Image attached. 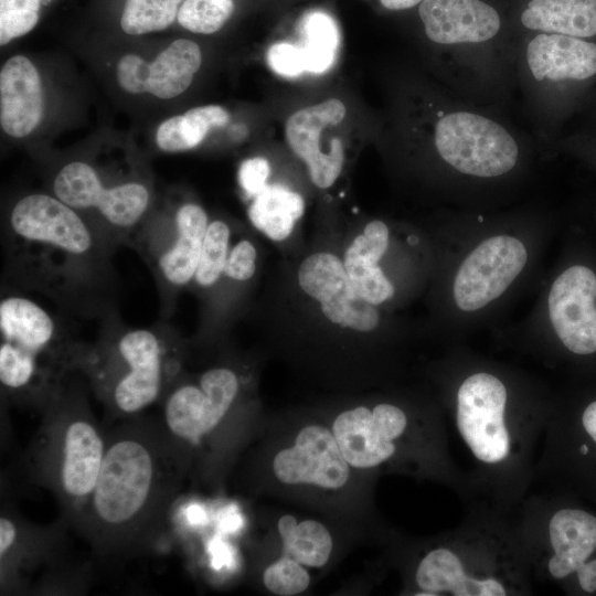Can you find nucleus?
I'll return each instance as SVG.
<instances>
[{"label":"nucleus","mask_w":596,"mask_h":596,"mask_svg":"<svg viewBox=\"0 0 596 596\" xmlns=\"http://www.w3.org/2000/svg\"><path fill=\"white\" fill-rule=\"evenodd\" d=\"M427 374L467 454L469 499L511 515L534 485L555 389L467 342L447 345Z\"/></svg>","instance_id":"obj_1"},{"label":"nucleus","mask_w":596,"mask_h":596,"mask_svg":"<svg viewBox=\"0 0 596 596\" xmlns=\"http://www.w3.org/2000/svg\"><path fill=\"white\" fill-rule=\"evenodd\" d=\"M561 221L542 206L459 211L429 233L432 310L447 345L496 329L510 307L538 284Z\"/></svg>","instance_id":"obj_2"},{"label":"nucleus","mask_w":596,"mask_h":596,"mask_svg":"<svg viewBox=\"0 0 596 596\" xmlns=\"http://www.w3.org/2000/svg\"><path fill=\"white\" fill-rule=\"evenodd\" d=\"M2 284L39 294L70 316L103 319L117 310L115 249L52 193L22 195L2 225Z\"/></svg>","instance_id":"obj_3"},{"label":"nucleus","mask_w":596,"mask_h":596,"mask_svg":"<svg viewBox=\"0 0 596 596\" xmlns=\"http://www.w3.org/2000/svg\"><path fill=\"white\" fill-rule=\"evenodd\" d=\"M188 465L159 422L136 416L106 433L95 488L74 529L106 557L137 553L163 526Z\"/></svg>","instance_id":"obj_4"},{"label":"nucleus","mask_w":596,"mask_h":596,"mask_svg":"<svg viewBox=\"0 0 596 596\" xmlns=\"http://www.w3.org/2000/svg\"><path fill=\"white\" fill-rule=\"evenodd\" d=\"M456 528L422 539L391 532L384 542L402 579L401 594L414 596H528L530 567L513 519L472 502Z\"/></svg>","instance_id":"obj_5"},{"label":"nucleus","mask_w":596,"mask_h":596,"mask_svg":"<svg viewBox=\"0 0 596 596\" xmlns=\"http://www.w3.org/2000/svg\"><path fill=\"white\" fill-rule=\"evenodd\" d=\"M347 461L377 479L396 473L443 483L469 499L432 393L391 392L323 414Z\"/></svg>","instance_id":"obj_6"},{"label":"nucleus","mask_w":596,"mask_h":596,"mask_svg":"<svg viewBox=\"0 0 596 596\" xmlns=\"http://www.w3.org/2000/svg\"><path fill=\"white\" fill-rule=\"evenodd\" d=\"M253 456V486L319 513L382 534L373 491L376 479L344 458L323 415L262 422Z\"/></svg>","instance_id":"obj_7"},{"label":"nucleus","mask_w":596,"mask_h":596,"mask_svg":"<svg viewBox=\"0 0 596 596\" xmlns=\"http://www.w3.org/2000/svg\"><path fill=\"white\" fill-rule=\"evenodd\" d=\"M526 315L493 329L497 342L568 381H596V246L577 224L560 234Z\"/></svg>","instance_id":"obj_8"},{"label":"nucleus","mask_w":596,"mask_h":596,"mask_svg":"<svg viewBox=\"0 0 596 596\" xmlns=\"http://www.w3.org/2000/svg\"><path fill=\"white\" fill-rule=\"evenodd\" d=\"M247 375L219 362L190 373L187 368L160 401V425L183 456L189 478L220 486L255 438L262 422L248 395Z\"/></svg>","instance_id":"obj_9"},{"label":"nucleus","mask_w":596,"mask_h":596,"mask_svg":"<svg viewBox=\"0 0 596 596\" xmlns=\"http://www.w3.org/2000/svg\"><path fill=\"white\" fill-rule=\"evenodd\" d=\"M187 358V342L167 320L132 328L117 309L100 319L97 338L87 343L82 374L107 414L125 419L160 403Z\"/></svg>","instance_id":"obj_10"},{"label":"nucleus","mask_w":596,"mask_h":596,"mask_svg":"<svg viewBox=\"0 0 596 596\" xmlns=\"http://www.w3.org/2000/svg\"><path fill=\"white\" fill-rule=\"evenodd\" d=\"M65 312H55L31 292L1 285V396L41 413L82 374L87 343L78 339Z\"/></svg>","instance_id":"obj_11"},{"label":"nucleus","mask_w":596,"mask_h":596,"mask_svg":"<svg viewBox=\"0 0 596 596\" xmlns=\"http://www.w3.org/2000/svg\"><path fill=\"white\" fill-rule=\"evenodd\" d=\"M83 375L72 381L40 414L28 451L31 479L57 499L61 518L75 526L97 482L106 450Z\"/></svg>","instance_id":"obj_12"},{"label":"nucleus","mask_w":596,"mask_h":596,"mask_svg":"<svg viewBox=\"0 0 596 596\" xmlns=\"http://www.w3.org/2000/svg\"><path fill=\"white\" fill-rule=\"evenodd\" d=\"M533 583L568 595L596 594V509L566 492L542 489L511 514Z\"/></svg>","instance_id":"obj_13"},{"label":"nucleus","mask_w":596,"mask_h":596,"mask_svg":"<svg viewBox=\"0 0 596 596\" xmlns=\"http://www.w3.org/2000/svg\"><path fill=\"white\" fill-rule=\"evenodd\" d=\"M349 526H366L323 514L285 512L270 526L253 563L259 588L275 596L306 594L342 556L352 535Z\"/></svg>","instance_id":"obj_14"},{"label":"nucleus","mask_w":596,"mask_h":596,"mask_svg":"<svg viewBox=\"0 0 596 596\" xmlns=\"http://www.w3.org/2000/svg\"><path fill=\"white\" fill-rule=\"evenodd\" d=\"M596 505V381L555 389L534 483Z\"/></svg>","instance_id":"obj_15"},{"label":"nucleus","mask_w":596,"mask_h":596,"mask_svg":"<svg viewBox=\"0 0 596 596\" xmlns=\"http://www.w3.org/2000/svg\"><path fill=\"white\" fill-rule=\"evenodd\" d=\"M52 194L82 214L116 251L129 246L152 210V193L139 177L111 178L85 160L62 164L51 181Z\"/></svg>","instance_id":"obj_16"},{"label":"nucleus","mask_w":596,"mask_h":596,"mask_svg":"<svg viewBox=\"0 0 596 596\" xmlns=\"http://www.w3.org/2000/svg\"><path fill=\"white\" fill-rule=\"evenodd\" d=\"M209 223L199 203L183 201L167 210H151L131 238L129 246L153 275L162 320L172 316L179 296L191 285Z\"/></svg>","instance_id":"obj_17"},{"label":"nucleus","mask_w":596,"mask_h":596,"mask_svg":"<svg viewBox=\"0 0 596 596\" xmlns=\"http://www.w3.org/2000/svg\"><path fill=\"white\" fill-rule=\"evenodd\" d=\"M532 86L565 115L596 86V40L536 33L522 53Z\"/></svg>","instance_id":"obj_18"},{"label":"nucleus","mask_w":596,"mask_h":596,"mask_svg":"<svg viewBox=\"0 0 596 596\" xmlns=\"http://www.w3.org/2000/svg\"><path fill=\"white\" fill-rule=\"evenodd\" d=\"M382 220H372L353 238L343 257L347 275L355 292L369 304L382 307L396 304L416 289L387 268L391 254L429 242L428 234L409 232L402 240Z\"/></svg>","instance_id":"obj_19"},{"label":"nucleus","mask_w":596,"mask_h":596,"mask_svg":"<svg viewBox=\"0 0 596 596\" xmlns=\"http://www.w3.org/2000/svg\"><path fill=\"white\" fill-rule=\"evenodd\" d=\"M68 524L60 518L50 525H36L15 511L2 509L0 517L1 592H19L30 578L45 571L43 578H55L62 572L65 551V530Z\"/></svg>","instance_id":"obj_20"},{"label":"nucleus","mask_w":596,"mask_h":596,"mask_svg":"<svg viewBox=\"0 0 596 596\" xmlns=\"http://www.w3.org/2000/svg\"><path fill=\"white\" fill-rule=\"evenodd\" d=\"M297 278L301 290L320 304L330 322L362 333L381 328L380 308L355 292L337 255L328 252L309 255L299 265Z\"/></svg>","instance_id":"obj_21"},{"label":"nucleus","mask_w":596,"mask_h":596,"mask_svg":"<svg viewBox=\"0 0 596 596\" xmlns=\"http://www.w3.org/2000/svg\"><path fill=\"white\" fill-rule=\"evenodd\" d=\"M345 115L343 102L329 98L295 111L286 120L288 146L306 163L312 183L320 189H328L337 181L344 162L342 140L334 138L323 145L320 138L328 127L342 123Z\"/></svg>","instance_id":"obj_22"},{"label":"nucleus","mask_w":596,"mask_h":596,"mask_svg":"<svg viewBox=\"0 0 596 596\" xmlns=\"http://www.w3.org/2000/svg\"><path fill=\"white\" fill-rule=\"evenodd\" d=\"M418 11L433 43L460 51L479 49L501 29L497 10L481 0H423Z\"/></svg>","instance_id":"obj_23"},{"label":"nucleus","mask_w":596,"mask_h":596,"mask_svg":"<svg viewBox=\"0 0 596 596\" xmlns=\"http://www.w3.org/2000/svg\"><path fill=\"white\" fill-rule=\"evenodd\" d=\"M40 73L24 55L8 58L0 71V125L10 137L29 136L43 116Z\"/></svg>","instance_id":"obj_24"},{"label":"nucleus","mask_w":596,"mask_h":596,"mask_svg":"<svg viewBox=\"0 0 596 596\" xmlns=\"http://www.w3.org/2000/svg\"><path fill=\"white\" fill-rule=\"evenodd\" d=\"M520 21L536 33L596 40V0H530Z\"/></svg>","instance_id":"obj_25"},{"label":"nucleus","mask_w":596,"mask_h":596,"mask_svg":"<svg viewBox=\"0 0 596 596\" xmlns=\"http://www.w3.org/2000/svg\"><path fill=\"white\" fill-rule=\"evenodd\" d=\"M200 46L177 39L149 62L148 93L159 99H172L184 93L200 70Z\"/></svg>","instance_id":"obj_26"},{"label":"nucleus","mask_w":596,"mask_h":596,"mask_svg":"<svg viewBox=\"0 0 596 596\" xmlns=\"http://www.w3.org/2000/svg\"><path fill=\"white\" fill-rule=\"evenodd\" d=\"M304 212L302 196L279 184H267L253 198L247 211L251 223L276 242L290 236Z\"/></svg>","instance_id":"obj_27"},{"label":"nucleus","mask_w":596,"mask_h":596,"mask_svg":"<svg viewBox=\"0 0 596 596\" xmlns=\"http://www.w3.org/2000/svg\"><path fill=\"white\" fill-rule=\"evenodd\" d=\"M228 121L230 115L222 106H198L163 120L157 128L156 143L166 152L187 151L196 148L212 128Z\"/></svg>","instance_id":"obj_28"},{"label":"nucleus","mask_w":596,"mask_h":596,"mask_svg":"<svg viewBox=\"0 0 596 596\" xmlns=\"http://www.w3.org/2000/svg\"><path fill=\"white\" fill-rule=\"evenodd\" d=\"M299 32L307 72L328 71L336 61L341 40L334 19L323 11H310L300 20Z\"/></svg>","instance_id":"obj_29"},{"label":"nucleus","mask_w":596,"mask_h":596,"mask_svg":"<svg viewBox=\"0 0 596 596\" xmlns=\"http://www.w3.org/2000/svg\"><path fill=\"white\" fill-rule=\"evenodd\" d=\"M233 240L230 225L223 220H212L203 240L199 264L189 288L210 292L219 287Z\"/></svg>","instance_id":"obj_30"},{"label":"nucleus","mask_w":596,"mask_h":596,"mask_svg":"<svg viewBox=\"0 0 596 596\" xmlns=\"http://www.w3.org/2000/svg\"><path fill=\"white\" fill-rule=\"evenodd\" d=\"M182 0H126L120 26L129 35L158 32L177 19Z\"/></svg>","instance_id":"obj_31"},{"label":"nucleus","mask_w":596,"mask_h":596,"mask_svg":"<svg viewBox=\"0 0 596 596\" xmlns=\"http://www.w3.org/2000/svg\"><path fill=\"white\" fill-rule=\"evenodd\" d=\"M233 11V0H182L177 21L190 32L212 34L222 29Z\"/></svg>","instance_id":"obj_32"},{"label":"nucleus","mask_w":596,"mask_h":596,"mask_svg":"<svg viewBox=\"0 0 596 596\" xmlns=\"http://www.w3.org/2000/svg\"><path fill=\"white\" fill-rule=\"evenodd\" d=\"M41 0H0V45L31 32L39 22Z\"/></svg>","instance_id":"obj_33"},{"label":"nucleus","mask_w":596,"mask_h":596,"mask_svg":"<svg viewBox=\"0 0 596 596\" xmlns=\"http://www.w3.org/2000/svg\"><path fill=\"white\" fill-rule=\"evenodd\" d=\"M256 259L257 251L252 241L243 237L232 242L219 286L222 283L235 285L252 279L256 272Z\"/></svg>","instance_id":"obj_34"},{"label":"nucleus","mask_w":596,"mask_h":596,"mask_svg":"<svg viewBox=\"0 0 596 596\" xmlns=\"http://www.w3.org/2000/svg\"><path fill=\"white\" fill-rule=\"evenodd\" d=\"M116 78L126 93H148L149 62L134 53L125 54L117 63Z\"/></svg>","instance_id":"obj_35"},{"label":"nucleus","mask_w":596,"mask_h":596,"mask_svg":"<svg viewBox=\"0 0 596 596\" xmlns=\"http://www.w3.org/2000/svg\"><path fill=\"white\" fill-rule=\"evenodd\" d=\"M267 62L275 73L284 77H296L307 72L304 52L292 43L273 44L267 51Z\"/></svg>","instance_id":"obj_36"},{"label":"nucleus","mask_w":596,"mask_h":596,"mask_svg":"<svg viewBox=\"0 0 596 596\" xmlns=\"http://www.w3.org/2000/svg\"><path fill=\"white\" fill-rule=\"evenodd\" d=\"M269 175V162L263 157H253L244 160L237 172V179L242 190L252 199L267 185Z\"/></svg>","instance_id":"obj_37"},{"label":"nucleus","mask_w":596,"mask_h":596,"mask_svg":"<svg viewBox=\"0 0 596 596\" xmlns=\"http://www.w3.org/2000/svg\"><path fill=\"white\" fill-rule=\"evenodd\" d=\"M562 149L581 163L596 171V136L579 134L561 143Z\"/></svg>","instance_id":"obj_38"},{"label":"nucleus","mask_w":596,"mask_h":596,"mask_svg":"<svg viewBox=\"0 0 596 596\" xmlns=\"http://www.w3.org/2000/svg\"><path fill=\"white\" fill-rule=\"evenodd\" d=\"M423 0H380L381 4L389 10H405L421 4Z\"/></svg>","instance_id":"obj_39"},{"label":"nucleus","mask_w":596,"mask_h":596,"mask_svg":"<svg viewBox=\"0 0 596 596\" xmlns=\"http://www.w3.org/2000/svg\"><path fill=\"white\" fill-rule=\"evenodd\" d=\"M592 219H593V223H594V225L596 227V203H595V205L593 207V211H592Z\"/></svg>","instance_id":"obj_40"}]
</instances>
